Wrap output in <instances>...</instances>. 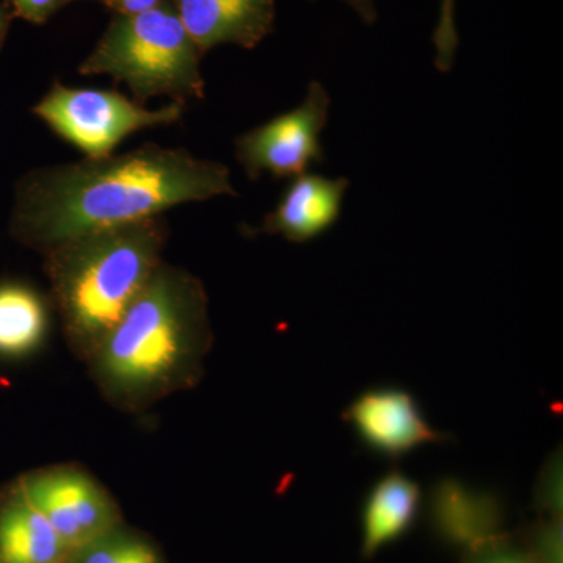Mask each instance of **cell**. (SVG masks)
<instances>
[{
	"label": "cell",
	"instance_id": "1",
	"mask_svg": "<svg viewBox=\"0 0 563 563\" xmlns=\"http://www.w3.org/2000/svg\"><path fill=\"white\" fill-rule=\"evenodd\" d=\"M220 196H236L224 163L147 143L124 154L25 174L14 191L10 231L18 242L46 252L88 233Z\"/></svg>",
	"mask_w": 563,
	"mask_h": 563
},
{
	"label": "cell",
	"instance_id": "2",
	"mask_svg": "<svg viewBox=\"0 0 563 563\" xmlns=\"http://www.w3.org/2000/svg\"><path fill=\"white\" fill-rule=\"evenodd\" d=\"M165 214L103 229L46 252L55 306L81 350L96 352L162 265Z\"/></svg>",
	"mask_w": 563,
	"mask_h": 563
},
{
	"label": "cell",
	"instance_id": "3",
	"mask_svg": "<svg viewBox=\"0 0 563 563\" xmlns=\"http://www.w3.org/2000/svg\"><path fill=\"white\" fill-rule=\"evenodd\" d=\"M207 329L201 282L162 262L95 352L103 383L129 396L169 387L203 350Z\"/></svg>",
	"mask_w": 563,
	"mask_h": 563
},
{
	"label": "cell",
	"instance_id": "4",
	"mask_svg": "<svg viewBox=\"0 0 563 563\" xmlns=\"http://www.w3.org/2000/svg\"><path fill=\"white\" fill-rule=\"evenodd\" d=\"M202 57L172 0H165L143 13L114 14L79 73L121 81L139 102L151 98L201 101L206 98Z\"/></svg>",
	"mask_w": 563,
	"mask_h": 563
},
{
	"label": "cell",
	"instance_id": "5",
	"mask_svg": "<svg viewBox=\"0 0 563 563\" xmlns=\"http://www.w3.org/2000/svg\"><path fill=\"white\" fill-rule=\"evenodd\" d=\"M185 111L187 102L172 101L151 110L120 91L70 88L54 81L32 113L85 157L99 158L114 154L132 133L177 124Z\"/></svg>",
	"mask_w": 563,
	"mask_h": 563
},
{
	"label": "cell",
	"instance_id": "6",
	"mask_svg": "<svg viewBox=\"0 0 563 563\" xmlns=\"http://www.w3.org/2000/svg\"><path fill=\"white\" fill-rule=\"evenodd\" d=\"M331 98L320 81L307 88L301 106L251 129L235 140V157L251 180L269 174L274 179L299 177L324 161L322 129L328 124Z\"/></svg>",
	"mask_w": 563,
	"mask_h": 563
},
{
	"label": "cell",
	"instance_id": "7",
	"mask_svg": "<svg viewBox=\"0 0 563 563\" xmlns=\"http://www.w3.org/2000/svg\"><path fill=\"white\" fill-rule=\"evenodd\" d=\"M16 488L49 521L68 551H80L111 532L113 507L85 474L52 470L24 477Z\"/></svg>",
	"mask_w": 563,
	"mask_h": 563
},
{
	"label": "cell",
	"instance_id": "8",
	"mask_svg": "<svg viewBox=\"0 0 563 563\" xmlns=\"http://www.w3.org/2000/svg\"><path fill=\"white\" fill-rule=\"evenodd\" d=\"M343 420L366 450L390 461H399L426 444L451 440L426 420L412 393L395 385L361 393L344 409Z\"/></svg>",
	"mask_w": 563,
	"mask_h": 563
},
{
	"label": "cell",
	"instance_id": "9",
	"mask_svg": "<svg viewBox=\"0 0 563 563\" xmlns=\"http://www.w3.org/2000/svg\"><path fill=\"white\" fill-rule=\"evenodd\" d=\"M277 0H172L201 54L221 44L255 49L276 21Z\"/></svg>",
	"mask_w": 563,
	"mask_h": 563
},
{
	"label": "cell",
	"instance_id": "10",
	"mask_svg": "<svg viewBox=\"0 0 563 563\" xmlns=\"http://www.w3.org/2000/svg\"><path fill=\"white\" fill-rule=\"evenodd\" d=\"M350 180L317 174L295 177L274 210L255 233L280 235L291 243H309L331 231L342 214Z\"/></svg>",
	"mask_w": 563,
	"mask_h": 563
},
{
	"label": "cell",
	"instance_id": "11",
	"mask_svg": "<svg viewBox=\"0 0 563 563\" xmlns=\"http://www.w3.org/2000/svg\"><path fill=\"white\" fill-rule=\"evenodd\" d=\"M422 493L417 481L393 468L369 488L362 509V555L372 559L413 528Z\"/></svg>",
	"mask_w": 563,
	"mask_h": 563
},
{
	"label": "cell",
	"instance_id": "12",
	"mask_svg": "<svg viewBox=\"0 0 563 563\" xmlns=\"http://www.w3.org/2000/svg\"><path fill=\"white\" fill-rule=\"evenodd\" d=\"M66 553L49 521L14 488L0 506V563H62Z\"/></svg>",
	"mask_w": 563,
	"mask_h": 563
},
{
	"label": "cell",
	"instance_id": "13",
	"mask_svg": "<svg viewBox=\"0 0 563 563\" xmlns=\"http://www.w3.org/2000/svg\"><path fill=\"white\" fill-rule=\"evenodd\" d=\"M49 331V306L21 282L0 284V358L18 361L40 350Z\"/></svg>",
	"mask_w": 563,
	"mask_h": 563
},
{
	"label": "cell",
	"instance_id": "14",
	"mask_svg": "<svg viewBox=\"0 0 563 563\" xmlns=\"http://www.w3.org/2000/svg\"><path fill=\"white\" fill-rule=\"evenodd\" d=\"M79 563H161L150 544L109 532L79 551Z\"/></svg>",
	"mask_w": 563,
	"mask_h": 563
},
{
	"label": "cell",
	"instance_id": "15",
	"mask_svg": "<svg viewBox=\"0 0 563 563\" xmlns=\"http://www.w3.org/2000/svg\"><path fill=\"white\" fill-rule=\"evenodd\" d=\"M463 563H544L531 548L518 544L503 536L474 544Z\"/></svg>",
	"mask_w": 563,
	"mask_h": 563
},
{
	"label": "cell",
	"instance_id": "16",
	"mask_svg": "<svg viewBox=\"0 0 563 563\" xmlns=\"http://www.w3.org/2000/svg\"><path fill=\"white\" fill-rule=\"evenodd\" d=\"M455 0H442L440 16L433 31L432 41L435 46V68L440 73H450L459 49V32L455 27Z\"/></svg>",
	"mask_w": 563,
	"mask_h": 563
},
{
	"label": "cell",
	"instance_id": "17",
	"mask_svg": "<svg viewBox=\"0 0 563 563\" xmlns=\"http://www.w3.org/2000/svg\"><path fill=\"white\" fill-rule=\"evenodd\" d=\"M22 20L32 24H44L65 5L68 0H7Z\"/></svg>",
	"mask_w": 563,
	"mask_h": 563
},
{
	"label": "cell",
	"instance_id": "18",
	"mask_svg": "<svg viewBox=\"0 0 563 563\" xmlns=\"http://www.w3.org/2000/svg\"><path fill=\"white\" fill-rule=\"evenodd\" d=\"M101 2L117 14H136L155 9L165 0H101Z\"/></svg>",
	"mask_w": 563,
	"mask_h": 563
},
{
	"label": "cell",
	"instance_id": "19",
	"mask_svg": "<svg viewBox=\"0 0 563 563\" xmlns=\"http://www.w3.org/2000/svg\"><path fill=\"white\" fill-rule=\"evenodd\" d=\"M361 16L365 24L372 25L377 20L376 2L374 0H342Z\"/></svg>",
	"mask_w": 563,
	"mask_h": 563
},
{
	"label": "cell",
	"instance_id": "20",
	"mask_svg": "<svg viewBox=\"0 0 563 563\" xmlns=\"http://www.w3.org/2000/svg\"><path fill=\"white\" fill-rule=\"evenodd\" d=\"M10 27V13L2 5H0V47L5 41L7 32Z\"/></svg>",
	"mask_w": 563,
	"mask_h": 563
},
{
	"label": "cell",
	"instance_id": "21",
	"mask_svg": "<svg viewBox=\"0 0 563 563\" xmlns=\"http://www.w3.org/2000/svg\"><path fill=\"white\" fill-rule=\"evenodd\" d=\"M68 2H69V0H68Z\"/></svg>",
	"mask_w": 563,
	"mask_h": 563
}]
</instances>
